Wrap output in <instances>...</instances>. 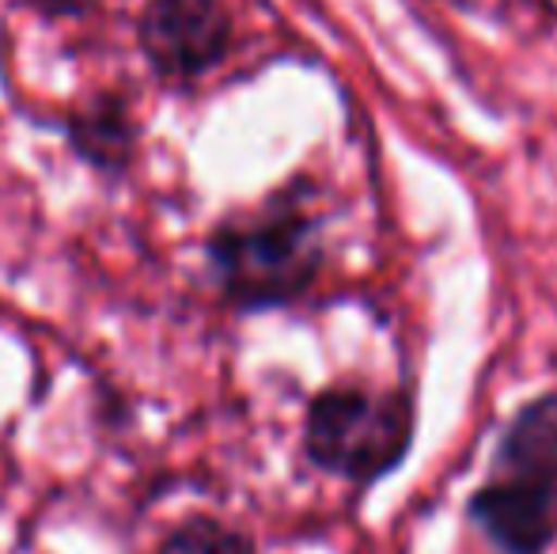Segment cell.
Here are the masks:
<instances>
[{
	"instance_id": "6da1fadb",
	"label": "cell",
	"mask_w": 557,
	"mask_h": 554,
	"mask_svg": "<svg viewBox=\"0 0 557 554\" xmlns=\"http://www.w3.org/2000/svg\"><path fill=\"white\" fill-rule=\"evenodd\" d=\"M216 285L239 308H277L311 288L323 267L319 224L300 209H273L255 221H227L209 236Z\"/></svg>"
},
{
	"instance_id": "7a4b0ae2",
	"label": "cell",
	"mask_w": 557,
	"mask_h": 554,
	"mask_svg": "<svg viewBox=\"0 0 557 554\" xmlns=\"http://www.w3.org/2000/svg\"><path fill=\"white\" fill-rule=\"evenodd\" d=\"M413 444V410L403 395L364 387H326L304 418L311 464L352 482H375L406 459Z\"/></svg>"
},
{
	"instance_id": "3957f363",
	"label": "cell",
	"mask_w": 557,
	"mask_h": 554,
	"mask_svg": "<svg viewBox=\"0 0 557 554\" xmlns=\"http://www.w3.org/2000/svg\"><path fill=\"white\" fill-rule=\"evenodd\" d=\"M235 23L224 0H145L137 46L163 81H201L232 53Z\"/></svg>"
},
{
	"instance_id": "277c9868",
	"label": "cell",
	"mask_w": 557,
	"mask_h": 554,
	"mask_svg": "<svg viewBox=\"0 0 557 554\" xmlns=\"http://www.w3.org/2000/svg\"><path fill=\"white\" fill-rule=\"evenodd\" d=\"M467 517L505 554H543L557 540V487L493 475L470 494Z\"/></svg>"
},
{
	"instance_id": "5b68a950",
	"label": "cell",
	"mask_w": 557,
	"mask_h": 554,
	"mask_svg": "<svg viewBox=\"0 0 557 554\" xmlns=\"http://www.w3.org/2000/svg\"><path fill=\"white\" fill-rule=\"evenodd\" d=\"M493 467L505 479L557 487V392L539 395L516 410L497 441Z\"/></svg>"
},
{
	"instance_id": "8992f818",
	"label": "cell",
	"mask_w": 557,
	"mask_h": 554,
	"mask_svg": "<svg viewBox=\"0 0 557 554\" xmlns=\"http://www.w3.org/2000/svg\"><path fill=\"white\" fill-rule=\"evenodd\" d=\"M65 137L73 152L96 171H125L137 152V122L117 91H99L65 119Z\"/></svg>"
},
{
	"instance_id": "52a82bcc",
	"label": "cell",
	"mask_w": 557,
	"mask_h": 554,
	"mask_svg": "<svg viewBox=\"0 0 557 554\" xmlns=\"http://www.w3.org/2000/svg\"><path fill=\"white\" fill-rule=\"evenodd\" d=\"M160 554H255L250 540L235 528L221 525V520H186L163 540Z\"/></svg>"
},
{
	"instance_id": "ba28073f",
	"label": "cell",
	"mask_w": 557,
	"mask_h": 554,
	"mask_svg": "<svg viewBox=\"0 0 557 554\" xmlns=\"http://www.w3.org/2000/svg\"><path fill=\"white\" fill-rule=\"evenodd\" d=\"M38 8H42L46 15H53V20H61V15H84L88 12V0H35Z\"/></svg>"
}]
</instances>
